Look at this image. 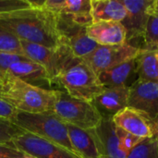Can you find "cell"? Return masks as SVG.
Instances as JSON below:
<instances>
[{"label": "cell", "mask_w": 158, "mask_h": 158, "mask_svg": "<svg viewBox=\"0 0 158 158\" xmlns=\"http://www.w3.org/2000/svg\"><path fill=\"white\" fill-rule=\"evenodd\" d=\"M0 26L20 41L49 48L62 45L56 16L38 7H30L0 15Z\"/></svg>", "instance_id": "cell-1"}, {"label": "cell", "mask_w": 158, "mask_h": 158, "mask_svg": "<svg viewBox=\"0 0 158 158\" xmlns=\"http://www.w3.org/2000/svg\"><path fill=\"white\" fill-rule=\"evenodd\" d=\"M56 92L31 85L8 72L0 74V98L19 112H52Z\"/></svg>", "instance_id": "cell-2"}, {"label": "cell", "mask_w": 158, "mask_h": 158, "mask_svg": "<svg viewBox=\"0 0 158 158\" xmlns=\"http://www.w3.org/2000/svg\"><path fill=\"white\" fill-rule=\"evenodd\" d=\"M55 84L62 87L69 95L90 103L106 89L90 66L83 59L75 57L72 53L63 64Z\"/></svg>", "instance_id": "cell-3"}, {"label": "cell", "mask_w": 158, "mask_h": 158, "mask_svg": "<svg viewBox=\"0 0 158 158\" xmlns=\"http://www.w3.org/2000/svg\"><path fill=\"white\" fill-rule=\"evenodd\" d=\"M12 123L25 132L55 143L74 154L67 124L53 112L24 113L18 111Z\"/></svg>", "instance_id": "cell-4"}, {"label": "cell", "mask_w": 158, "mask_h": 158, "mask_svg": "<svg viewBox=\"0 0 158 158\" xmlns=\"http://www.w3.org/2000/svg\"><path fill=\"white\" fill-rule=\"evenodd\" d=\"M52 112L65 124L86 131L96 129L103 119L93 103L74 98L60 90L56 92Z\"/></svg>", "instance_id": "cell-5"}, {"label": "cell", "mask_w": 158, "mask_h": 158, "mask_svg": "<svg viewBox=\"0 0 158 158\" xmlns=\"http://www.w3.org/2000/svg\"><path fill=\"white\" fill-rule=\"evenodd\" d=\"M32 7L42 8L56 18L80 27L87 28L93 23L91 0H44L29 1Z\"/></svg>", "instance_id": "cell-6"}, {"label": "cell", "mask_w": 158, "mask_h": 158, "mask_svg": "<svg viewBox=\"0 0 158 158\" xmlns=\"http://www.w3.org/2000/svg\"><path fill=\"white\" fill-rule=\"evenodd\" d=\"M141 48L125 43L119 45H99L83 60L99 76L102 72L118 66L126 61L136 58Z\"/></svg>", "instance_id": "cell-7"}, {"label": "cell", "mask_w": 158, "mask_h": 158, "mask_svg": "<svg viewBox=\"0 0 158 158\" xmlns=\"http://www.w3.org/2000/svg\"><path fill=\"white\" fill-rule=\"evenodd\" d=\"M20 43L23 56L44 67L48 72L54 85L55 80L62 69L63 64L71 54L68 45L62 44L57 48H49L25 41H20Z\"/></svg>", "instance_id": "cell-8"}, {"label": "cell", "mask_w": 158, "mask_h": 158, "mask_svg": "<svg viewBox=\"0 0 158 158\" xmlns=\"http://www.w3.org/2000/svg\"><path fill=\"white\" fill-rule=\"evenodd\" d=\"M11 144L35 158H80L66 148L28 132L19 133Z\"/></svg>", "instance_id": "cell-9"}, {"label": "cell", "mask_w": 158, "mask_h": 158, "mask_svg": "<svg viewBox=\"0 0 158 158\" xmlns=\"http://www.w3.org/2000/svg\"><path fill=\"white\" fill-rule=\"evenodd\" d=\"M128 106L147 115L151 120L158 118V83L137 80L130 87Z\"/></svg>", "instance_id": "cell-10"}, {"label": "cell", "mask_w": 158, "mask_h": 158, "mask_svg": "<svg viewBox=\"0 0 158 158\" xmlns=\"http://www.w3.org/2000/svg\"><path fill=\"white\" fill-rule=\"evenodd\" d=\"M127 10L126 18L121 24L126 29L127 43L130 40L143 38L149 18L148 8L153 0H120Z\"/></svg>", "instance_id": "cell-11"}, {"label": "cell", "mask_w": 158, "mask_h": 158, "mask_svg": "<svg viewBox=\"0 0 158 158\" xmlns=\"http://www.w3.org/2000/svg\"><path fill=\"white\" fill-rule=\"evenodd\" d=\"M112 120L114 124L124 131L142 139L154 137L152 120L144 113L131 107H126L117 113Z\"/></svg>", "instance_id": "cell-12"}, {"label": "cell", "mask_w": 158, "mask_h": 158, "mask_svg": "<svg viewBox=\"0 0 158 158\" xmlns=\"http://www.w3.org/2000/svg\"><path fill=\"white\" fill-rule=\"evenodd\" d=\"M6 72L31 85L52 90L53 82L46 69L27 57L12 64Z\"/></svg>", "instance_id": "cell-13"}, {"label": "cell", "mask_w": 158, "mask_h": 158, "mask_svg": "<svg viewBox=\"0 0 158 158\" xmlns=\"http://www.w3.org/2000/svg\"><path fill=\"white\" fill-rule=\"evenodd\" d=\"M74 154L80 158H102L100 144L94 130H81L67 125Z\"/></svg>", "instance_id": "cell-14"}, {"label": "cell", "mask_w": 158, "mask_h": 158, "mask_svg": "<svg viewBox=\"0 0 158 158\" xmlns=\"http://www.w3.org/2000/svg\"><path fill=\"white\" fill-rule=\"evenodd\" d=\"M86 31L99 45H119L127 42L126 29L121 22H94L86 28Z\"/></svg>", "instance_id": "cell-15"}, {"label": "cell", "mask_w": 158, "mask_h": 158, "mask_svg": "<svg viewBox=\"0 0 158 158\" xmlns=\"http://www.w3.org/2000/svg\"><path fill=\"white\" fill-rule=\"evenodd\" d=\"M130 86L106 88L93 104L103 117L113 118L117 113L128 107Z\"/></svg>", "instance_id": "cell-16"}, {"label": "cell", "mask_w": 158, "mask_h": 158, "mask_svg": "<svg viewBox=\"0 0 158 158\" xmlns=\"http://www.w3.org/2000/svg\"><path fill=\"white\" fill-rule=\"evenodd\" d=\"M99 144L102 158H126L128 154L121 151L116 133V125L112 118L103 117L100 125L94 129Z\"/></svg>", "instance_id": "cell-17"}, {"label": "cell", "mask_w": 158, "mask_h": 158, "mask_svg": "<svg viewBox=\"0 0 158 158\" xmlns=\"http://www.w3.org/2000/svg\"><path fill=\"white\" fill-rule=\"evenodd\" d=\"M91 15L93 23L121 22L126 18L127 10L120 0H91Z\"/></svg>", "instance_id": "cell-18"}, {"label": "cell", "mask_w": 158, "mask_h": 158, "mask_svg": "<svg viewBox=\"0 0 158 158\" xmlns=\"http://www.w3.org/2000/svg\"><path fill=\"white\" fill-rule=\"evenodd\" d=\"M62 44L68 45L72 55L81 59L90 56L99 46L97 43L89 37L84 27L77 28L63 36Z\"/></svg>", "instance_id": "cell-19"}, {"label": "cell", "mask_w": 158, "mask_h": 158, "mask_svg": "<svg viewBox=\"0 0 158 158\" xmlns=\"http://www.w3.org/2000/svg\"><path fill=\"white\" fill-rule=\"evenodd\" d=\"M134 72H136L135 58L102 72L98 78L105 88L128 86L127 81Z\"/></svg>", "instance_id": "cell-20"}, {"label": "cell", "mask_w": 158, "mask_h": 158, "mask_svg": "<svg viewBox=\"0 0 158 158\" xmlns=\"http://www.w3.org/2000/svg\"><path fill=\"white\" fill-rule=\"evenodd\" d=\"M135 61L139 80L158 83V50L143 48Z\"/></svg>", "instance_id": "cell-21"}, {"label": "cell", "mask_w": 158, "mask_h": 158, "mask_svg": "<svg viewBox=\"0 0 158 158\" xmlns=\"http://www.w3.org/2000/svg\"><path fill=\"white\" fill-rule=\"evenodd\" d=\"M126 158H158V139L156 137L143 139Z\"/></svg>", "instance_id": "cell-22"}, {"label": "cell", "mask_w": 158, "mask_h": 158, "mask_svg": "<svg viewBox=\"0 0 158 158\" xmlns=\"http://www.w3.org/2000/svg\"><path fill=\"white\" fill-rule=\"evenodd\" d=\"M0 53L22 54L20 40L13 33L0 26Z\"/></svg>", "instance_id": "cell-23"}, {"label": "cell", "mask_w": 158, "mask_h": 158, "mask_svg": "<svg viewBox=\"0 0 158 158\" xmlns=\"http://www.w3.org/2000/svg\"><path fill=\"white\" fill-rule=\"evenodd\" d=\"M145 47L147 50H158V15L149 14L145 31L143 35Z\"/></svg>", "instance_id": "cell-24"}, {"label": "cell", "mask_w": 158, "mask_h": 158, "mask_svg": "<svg viewBox=\"0 0 158 158\" xmlns=\"http://www.w3.org/2000/svg\"><path fill=\"white\" fill-rule=\"evenodd\" d=\"M116 133L118 139L119 147L121 151H123L126 154H129L141 141H143L142 138H139L117 126H116Z\"/></svg>", "instance_id": "cell-25"}, {"label": "cell", "mask_w": 158, "mask_h": 158, "mask_svg": "<svg viewBox=\"0 0 158 158\" xmlns=\"http://www.w3.org/2000/svg\"><path fill=\"white\" fill-rule=\"evenodd\" d=\"M23 132L12 122L0 118V144H8L19 134Z\"/></svg>", "instance_id": "cell-26"}, {"label": "cell", "mask_w": 158, "mask_h": 158, "mask_svg": "<svg viewBox=\"0 0 158 158\" xmlns=\"http://www.w3.org/2000/svg\"><path fill=\"white\" fill-rule=\"evenodd\" d=\"M31 7L28 0H0V15Z\"/></svg>", "instance_id": "cell-27"}, {"label": "cell", "mask_w": 158, "mask_h": 158, "mask_svg": "<svg viewBox=\"0 0 158 158\" xmlns=\"http://www.w3.org/2000/svg\"><path fill=\"white\" fill-rule=\"evenodd\" d=\"M24 58H26V56L23 55L0 53V74L6 72L12 64L23 60Z\"/></svg>", "instance_id": "cell-28"}, {"label": "cell", "mask_w": 158, "mask_h": 158, "mask_svg": "<svg viewBox=\"0 0 158 158\" xmlns=\"http://www.w3.org/2000/svg\"><path fill=\"white\" fill-rule=\"evenodd\" d=\"M26 155L11 143L0 144V158H25Z\"/></svg>", "instance_id": "cell-29"}, {"label": "cell", "mask_w": 158, "mask_h": 158, "mask_svg": "<svg viewBox=\"0 0 158 158\" xmlns=\"http://www.w3.org/2000/svg\"><path fill=\"white\" fill-rule=\"evenodd\" d=\"M17 113H18L17 109H15L8 103H6V101L0 98V118L12 122Z\"/></svg>", "instance_id": "cell-30"}, {"label": "cell", "mask_w": 158, "mask_h": 158, "mask_svg": "<svg viewBox=\"0 0 158 158\" xmlns=\"http://www.w3.org/2000/svg\"><path fill=\"white\" fill-rule=\"evenodd\" d=\"M148 14H157L158 15V0H153V3L148 8Z\"/></svg>", "instance_id": "cell-31"}, {"label": "cell", "mask_w": 158, "mask_h": 158, "mask_svg": "<svg viewBox=\"0 0 158 158\" xmlns=\"http://www.w3.org/2000/svg\"><path fill=\"white\" fill-rule=\"evenodd\" d=\"M152 131H153L154 137L158 139V118L156 119V120H153V122H152Z\"/></svg>", "instance_id": "cell-32"}, {"label": "cell", "mask_w": 158, "mask_h": 158, "mask_svg": "<svg viewBox=\"0 0 158 158\" xmlns=\"http://www.w3.org/2000/svg\"><path fill=\"white\" fill-rule=\"evenodd\" d=\"M25 158H35V157H33V156H27V155H26Z\"/></svg>", "instance_id": "cell-33"}]
</instances>
